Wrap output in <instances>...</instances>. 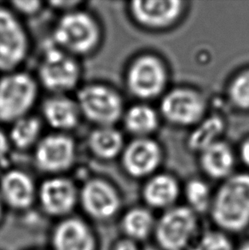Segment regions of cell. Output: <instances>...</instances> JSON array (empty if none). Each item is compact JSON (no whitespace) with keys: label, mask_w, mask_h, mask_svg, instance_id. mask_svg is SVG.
Listing matches in <instances>:
<instances>
[{"label":"cell","mask_w":249,"mask_h":250,"mask_svg":"<svg viewBox=\"0 0 249 250\" xmlns=\"http://www.w3.org/2000/svg\"><path fill=\"white\" fill-rule=\"evenodd\" d=\"M104 40L101 21L83 6L62 13L51 31V43L80 60L96 54Z\"/></svg>","instance_id":"1"},{"label":"cell","mask_w":249,"mask_h":250,"mask_svg":"<svg viewBox=\"0 0 249 250\" xmlns=\"http://www.w3.org/2000/svg\"><path fill=\"white\" fill-rule=\"evenodd\" d=\"M34 76L48 94L71 95L82 84L83 67L79 58L50 42L38 61Z\"/></svg>","instance_id":"2"},{"label":"cell","mask_w":249,"mask_h":250,"mask_svg":"<svg viewBox=\"0 0 249 250\" xmlns=\"http://www.w3.org/2000/svg\"><path fill=\"white\" fill-rule=\"evenodd\" d=\"M41 88L35 76L22 69L0 75V123H11L32 114Z\"/></svg>","instance_id":"3"},{"label":"cell","mask_w":249,"mask_h":250,"mask_svg":"<svg viewBox=\"0 0 249 250\" xmlns=\"http://www.w3.org/2000/svg\"><path fill=\"white\" fill-rule=\"evenodd\" d=\"M83 120L93 126L115 125L122 121L124 103L122 95L115 88L101 82H87L75 91Z\"/></svg>","instance_id":"4"},{"label":"cell","mask_w":249,"mask_h":250,"mask_svg":"<svg viewBox=\"0 0 249 250\" xmlns=\"http://www.w3.org/2000/svg\"><path fill=\"white\" fill-rule=\"evenodd\" d=\"M32 51V38L22 19L0 4V75L21 69Z\"/></svg>","instance_id":"5"},{"label":"cell","mask_w":249,"mask_h":250,"mask_svg":"<svg viewBox=\"0 0 249 250\" xmlns=\"http://www.w3.org/2000/svg\"><path fill=\"white\" fill-rule=\"evenodd\" d=\"M213 218L220 227L242 230L249 223V175L238 174L220 188L213 204Z\"/></svg>","instance_id":"6"},{"label":"cell","mask_w":249,"mask_h":250,"mask_svg":"<svg viewBox=\"0 0 249 250\" xmlns=\"http://www.w3.org/2000/svg\"><path fill=\"white\" fill-rule=\"evenodd\" d=\"M77 143L69 133L43 135L33 149L34 166L41 172L60 174L73 167L77 159Z\"/></svg>","instance_id":"7"},{"label":"cell","mask_w":249,"mask_h":250,"mask_svg":"<svg viewBox=\"0 0 249 250\" xmlns=\"http://www.w3.org/2000/svg\"><path fill=\"white\" fill-rule=\"evenodd\" d=\"M166 83L165 67L158 58L142 56L132 62L126 69L125 84L134 97L142 99L155 98Z\"/></svg>","instance_id":"8"},{"label":"cell","mask_w":249,"mask_h":250,"mask_svg":"<svg viewBox=\"0 0 249 250\" xmlns=\"http://www.w3.org/2000/svg\"><path fill=\"white\" fill-rule=\"evenodd\" d=\"M41 117L53 132L69 134L83 120L76 99L68 94H48L41 101Z\"/></svg>","instance_id":"9"},{"label":"cell","mask_w":249,"mask_h":250,"mask_svg":"<svg viewBox=\"0 0 249 250\" xmlns=\"http://www.w3.org/2000/svg\"><path fill=\"white\" fill-rule=\"evenodd\" d=\"M161 108L168 122L177 125H191L202 118L205 103L197 92L179 88L166 95Z\"/></svg>","instance_id":"10"},{"label":"cell","mask_w":249,"mask_h":250,"mask_svg":"<svg viewBox=\"0 0 249 250\" xmlns=\"http://www.w3.org/2000/svg\"><path fill=\"white\" fill-rule=\"evenodd\" d=\"M195 228V218L186 208L170 210L160 220L156 230L159 243L166 250H180L188 244Z\"/></svg>","instance_id":"11"},{"label":"cell","mask_w":249,"mask_h":250,"mask_svg":"<svg viewBox=\"0 0 249 250\" xmlns=\"http://www.w3.org/2000/svg\"><path fill=\"white\" fill-rule=\"evenodd\" d=\"M182 10L179 0H137L129 6L133 20L149 28L168 27L179 19Z\"/></svg>","instance_id":"12"},{"label":"cell","mask_w":249,"mask_h":250,"mask_svg":"<svg viewBox=\"0 0 249 250\" xmlns=\"http://www.w3.org/2000/svg\"><path fill=\"white\" fill-rule=\"evenodd\" d=\"M120 157L124 171L140 178L150 174L158 167L162 154L157 143L147 138H137L124 146Z\"/></svg>","instance_id":"13"},{"label":"cell","mask_w":249,"mask_h":250,"mask_svg":"<svg viewBox=\"0 0 249 250\" xmlns=\"http://www.w3.org/2000/svg\"><path fill=\"white\" fill-rule=\"evenodd\" d=\"M81 198L84 208L100 218L112 215L120 203L114 187L100 178L90 179L84 184L81 190Z\"/></svg>","instance_id":"14"},{"label":"cell","mask_w":249,"mask_h":250,"mask_svg":"<svg viewBox=\"0 0 249 250\" xmlns=\"http://www.w3.org/2000/svg\"><path fill=\"white\" fill-rule=\"evenodd\" d=\"M124 138L115 125L93 126L86 137L88 151L96 159L108 162L121 156Z\"/></svg>","instance_id":"15"},{"label":"cell","mask_w":249,"mask_h":250,"mask_svg":"<svg viewBox=\"0 0 249 250\" xmlns=\"http://www.w3.org/2000/svg\"><path fill=\"white\" fill-rule=\"evenodd\" d=\"M45 209L53 213L67 212L74 206L76 189L73 182L62 176H53L44 180L40 190Z\"/></svg>","instance_id":"16"},{"label":"cell","mask_w":249,"mask_h":250,"mask_svg":"<svg viewBox=\"0 0 249 250\" xmlns=\"http://www.w3.org/2000/svg\"><path fill=\"white\" fill-rule=\"evenodd\" d=\"M1 191L10 205L27 207L33 201L34 186L30 176L20 169H11L3 173L0 181Z\"/></svg>","instance_id":"17"},{"label":"cell","mask_w":249,"mask_h":250,"mask_svg":"<svg viewBox=\"0 0 249 250\" xmlns=\"http://www.w3.org/2000/svg\"><path fill=\"white\" fill-rule=\"evenodd\" d=\"M44 122L41 116L26 115L10 125L8 136L13 149L20 151L34 149L43 137Z\"/></svg>","instance_id":"18"},{"label":"cell","mask_w":249,"mask_h":250,"mask_svg":"<svg viewBox=\"0 0 249 250\" xmlns=\"http://www.w3.org/2000/svg\"><path fill=\"white\" fill-rule=\"evenodd\" d=\"M201 163L209 176L224 178L229 175L234 167L232 150L226 143L218 141L202 151Z\"/></svg>","instance_id":"19"},{"label":"cell","mask_w":249,"mask_h":250,"mask_svg":"<svg viewBox=\"0 0 249 250\" xmlns=\"http://www.w3.org/2000/svg\"><path fill=\"white\" fill-rule=\"evenodd\" d=\"M125 130L137 138H146L158 126V116L148 105L137 104L124 111L122 119Z\"/></svg>","instance_id":"20"},{"label":"cell","mask_w":249,"mask_h":250,"mask_svg":"<svg viewBox=\"0 0 249 250\" xmlns=\"http://www.w3.org/2000/svg\"><path fill=\"white\" fill-rule=\"evenodd\" d=\"M57 250H93L87 229L77 220H68L58 228L55 237Z\"/></svg>","instance_id":"21"},{"label":"cell","mask_w":249,"mask_h":250,"mask_svg":"<svg viewBox=\"0 0 249 250\" xmlns=\"http://www.w3.org/2000/svg\"><path fill=\"white\" fill-rule=\"evenodd\" d=\"M179 188L175 180L167 175L155 176L148 181L144 191L145 200L152 206L164 207L176 199Z\"/></svg>","instance_id":"22"},{"label":"cell","mask_w":249,"mask_h":250,"mask_svg":"<svg viewBox=\"0 0 249 250\" xmlns=\"http://www.w3.org/2000/svg\"><path fill=\"white\" fill-rule=\"evenodd\" d=\"M224 129V124L220 119L212 117L205 121L192 132L188 145L190 148L203 151L212 144L218 142L217 139Z\"/></svg>","instance_id":"23"},{"label":"cell","mask_w":249,"mask_h":250,"mask_svg":"<svg viewBox=\"0 0 249 250\" xmlns=\"http://www.w3.org/2000/svg\"><path fill=\"white\" fill-rule=\"evenodd\" d=\"M124 225L128 234L143 238L147 236L151 228L152 218L145 210H132L125 217Z\"/></svg>","instance_id":"24"},{"label":"cell","mask_w":249,"mask_h":250,"mask_svg":"<svg viewBox=\"0 0 249 250\" xmlns=\"http://www.w3.org/2000/svg\"><path fill=\"white\" fill-rule=\"evenodd\" d=\"M229 95L233 103L241 108H249V70L238 75L231 83Z\"/></svg>","instance_id":"25"},{"label":"cell","mask_w":249,"mask_h":250,"mask_svg":"<svg viewBox=\"0 0 249 250\" xmlns=\"http://www.w3.org/2000/svg\"><path fill=\"white\" fill-rule=\"evenodd\" d=\"M186 196L195 209L203 211L208 206V187L202 181L192 180L188 183L186 188Z\"/></svg>","instance_id":"26"},{"label":"cell","mask_w":249,"mask_h":250,"mask_svg":"<svg viewBox=\"0 0 249 250\" xmlns=\"http://www.w3.org/2000/svg\"><path fill=\"white\" fill-rule=\"evenodd\" d=\"M45 4V2L39 0H14L7 5L22 19V17H36L44 10Z\"/></svg>","instance_id":"27"},{"label":"cell","mask_w":249,"mask_h":250,"mask_svg":"<svg viewBox=\"0 0 249 250\" xmlns=\"http://www.w3.org/2000/svg\"><path fill=\"white\" fill-rule=\"evenodd\" d=\"M191 250H231V246L222 234L208 233Z\"/></svg>","instance_id":"28"},{"label":"cell","mask_w":249,"mask_h":250,"mask_svg":"<svg viewBox=\"0 0 249 250\" xmlns=\"http://www.w3.org/2000/svg\"><path fill=\"white\" fill-rule=\"evenodd\" d=\"M12 149L13 147L11 146L8 132L0 128V163L8 159Z\"/></svg>","instance_id":"29"},{"label":"cell","mask_w":249,"mask_h":250,"mask_svg":"<svg viewBox=\"0 0 249 250\" xmlns=\"http://www.w3.org/2000/svg\"><path fill=\"white\" fill-rule=\"evenodd\" d=\"M48 7H51L52 9L61 10V14L64 12H67L70 10L77 9L82 7L83 2L82 1H50L46 3Z\"/></svg>","instance_id":"30"},{"label":"cell","mask_w":249,"mask_h":250,"mask_svg":"<svg viewBox=\"0 0 249 250\" xmlns=\"http://www.w3.org/2000/svg\"><path fill=\"white\" fill-rule=\"evenodd\" d=\"M241 156L244 163L249 167V139L246 142L243 143L241 149Z\"/></svg>","instance_id":"31"},{"label":"cell","mask_w":249,"mask_h":250,"mask_svg":"<svg viewBox=\"0 0 249 250\" xmlns=\"http://www.w3.org/2000/svg\"><path fill=\"white\" fill-rule=\"evenodd\" d=\"M116 250H136V248L130 242H123L119 245Z\"/></svg>","instance_id":"32"},{"label":"cell","mask_w":249,"mask_h":250,"mask_svg":"<svg viewBox=\"0 0 249 250\" xmlns=\"http://www.w3.org/2000/svg\"><path fill=\"white\" fill-rule=\"evenodd\" d=\"M241 250H249V245H247L246 247L243 248Z\"/></svg>","instance_id":"33"},{"label":"cell","mask_w":249,"mask_h":250,"mask_svg":"<svg viewBox=\"0 0 249 250\" xmlns=\"http://www.w3.org/2000/svg\"></svg>","instance_id":"34"}]
</instances>
